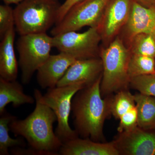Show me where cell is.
<instances>
[{
	"label": "cell",
	"mask_w": 155,
	"mask_h": 155,
	"mask_svg": "<svg viewBox=\"0 0 155 155\" xmlns=\"http://www.w3.org/2000/svg\"><path fill=\"white\" fill-rule=\"evenodd\" d=\"M101 79L102 76L75 94L72 111L75 130L78 136L105 142L104 124L111 114L109 97L103 99L101 94Z\"/></svg>",
	"instance_id": "6da1fadb"
},
{
	"label": "cell",
	"mask_w": 155,
	"mask_h": 155,
	"mask_svg": "<svg viewBox=\"0 0 155 155\" xmlns=\"http://www.w3.org/2000/svg\"><path fill=\"white\" fill-rule=\"evenodd\" d=\"M38 91H34L36 101L34 110L23 120H13L9 125L10 130L15 136L25 138L30 148L43 155H58L63 143L53 130L57 116L51 108L41 101Z\"/></svg>",
	"instance_id": "7a4b0ae2"
},
{
	"label": "cell",
	"mask_w": 155,
	"mask_h": 155,
	"mask_svg": "<svg viewBox=\"0 0 155 155\" xmlns=\"http://www.w3.org/2000/svg\"><path fill=\"white\" fill-rule=\"evenodd\" d=\"M131 55L130 50L119 36L101 48L100 58L103 64L101 92L103 97L129 89L128 68Z\"/></svg>",
	"instance_id": "3957f363"
},
{
	"label": "cell",
	"mask_w": 155,
	"mask_h": 155,
	"mask_svg": "<svg viewBox=\"0 0 155 155\" xmlns=\"http://www.w3.org/2000/svg\"><path fill=\"white\" fill-rule=\"evenodd\" d=\"M61 5L58 0H24L14 9L15 30L19 35L46 33L55 25Z\"/></svg>",
	"instance_id": "277c9868"
},
{
	"label": "cell",
	"mask_w": 155,
	"mask_h": 155,
	"mask_svg": "<svg viewBox=\"0 0 155 155\" xmlns=\"http://www.w3.org/2000/svg\"><path fill=\"white\" fill-rule=\"evenodd\" d=\"M21 71V80L24 84L30 82L35 72L49 58L53 47V37L47 33L19 35L17 42Z\"/></svg>",
	"instance_id": "5b68a950"
},
{
	"label": "cell",
	"mask_w": 155,
	"mask_h": 155,
	"mask_svg": "<svg viewBox=\"0 0 155 155\" xmlns=\"http://www.w3.org/2000/svg\"><path fill=\"white\" fill-rule=\"evenodd\" d=\"M86 86L84 84L79 83L56 87L48 89L44 95L38 91L41 101L51 108L57 116L58 124L55 133L63 143L78 137L76 131L69 126V116L72 111L73 97L78 91Z\"/></svg>",
	"instance_id": "8992f818"
},
{
	"label": "cell",
	"mask_w": 155,
	"mask_h": 155,
	"mask_svg": "<svg viewBox=\"0 0 155 155\" xmlns=\"http://www.w3.org/2000/svg\"><path fill=\"white\" fill-rule=\"evenodd\" d=\"M110 0H82L72 6L51 30L53 36L83 27L97 28Z\"/></svg>",
	"instance_id": "52a82bcc"
},
{
	"label": "cell",
	"mask_w": 155,
	"mask_h": 155,
	"mask_svg": "<svg viewBox=\"0 0 155 155\" xmlns=\"http://www.w3.org/2000/svg\"><path fill=\"white\" fill-rule=\"evenodd\" d=\"M101 37L96 27L81 33L69 31L53 36V47L76 60L100 58Z\"/></svg>",
	"instance_id": "ba28073f"
},
{
	"label": "cell",
	"mask_w": 155,
	"mask_h": 155,
	"mask_svg": "<svg viewBox=\"0 0 155 155\" xmlns=\"http://www.w3.org/2000/svg\"><path fill=\"white\" fill-rule=\"evenodd\" d=\"M113 141L119 155H155V129L137 126L119 132Z\"/></svg>",
	"instance_id": "9c48e42d"
},
{
	"label": "cell",
	"mask_w": 155,
	"mask_h": 155,
	"mask_svg": "<svg viewBox=\"0 0 155 155\" xmlns=\"http://www.w3.org/2000/svg\"><path fill=\"white\" fill-rule=\"evenodd\" d=\"M132 0H110L97 27L102 41L108 45L116 38L129 18Z\"/></svg>",
	"instance_id": "30bf717a"
},
{
	"label": "cell",
	"mask_w": 155,
	"mask_h": 155,
	"mask_svg": "<svg viewBox=\"0 0 155 155\" xmlns=\"http://www.w3.org/2000/svg\"><path fill=\"white\" fill-rule=\"evenodd\" d=\"M103 64L100 58L76 60L69 67L57 87L83 83L86 86L102 75Z\"/></svg>",
	"instance_id": "8fae6325"
},
{
	"label": "cell",
	"mask_w": 155,
	"mask_h": 155,
	"mask_svg": "<svg viewBox=\"0 0 155 155\" xmlns=\"http://www.w3.org/2000/svg\"><path fill=\"white\" fill-rule=\"evenodd\" d=\"M76 61L72 56L64 52L51 55L38 69L37 80L42 89L54 88L67 70Z\"/></svg>",
	"instance_id": "7c38bea8"
},
{
	"label": "cell",
	"mask_w": 155,
	"mask_h": 155,
	"mask_svg": "<svg viewBox=\"0 0 155 155\" xmlns=\"http://www.w3.org/2000/svg\"><path fill=\"white\" fill-rule=\"evenodd\" d=\"M123 28L127 41L138 34L155 35V6L145 7L132 0L129 18Z\"/></svg>",
	"instance_id": "4fadbf2b"
},
{
	"label": "cell",
	"mask_w": 155,
	"mask_h": 155,
	"mask_svg": "<svg viewBox=\"0 0 155 155\" xmlns=\"http://www.w3.org/2000/svg\"><path fill=\"white\" fill-rule=\"evenodd\" d=\"M59 153L63 155H119L113 141L99 142L78 137L63 143Z\"/></svg>",
	"instance_id": "5bb4252c"
},
{
	"label": "cell",
	"mask_w": 155,
	"mask_h": 155,
	"mask_svg": "<svg viewBox=\"0 0 155 155\" xmlns=\"http://www.w3.org/2000/svg\"><path fill=\"white\" fill-rule=\"evenodd\" d=\"M15 30L14 26L11 27L0 44V78L8 81H16L18 75V63L14 48Z\"/></svg>",
	"instance_id": "9a60e30c"
},
{
	"label": "cell",
	"mask_w": 155,
	"mask_h": 155,
	"mask_svg": "<svg viewBox=\"0 0 155 155\" xmlns=\"http://www.w3.org/2000/svg\"><path fill=\"white\" fill-rule=\"evenodd\" d=\"M34 98L24 94L23 87L17 81H8L0 78V114L5 110L8 104L12 103L14 107L24 104H33Z\"/></svg>",
	"instance_id": "2e32d148"
},
{
	"label": "cell",
	"mask_w": 155,
	"mask_h": 155,
	"mask_svg": "<svg viewBox=\"0 0 155 155\" xmlns=\"http://www.w3.org/2000/svg\"><path fill=\"white\" fill-rule=\"evenodd\" d=\"M134 95L138 115V126L147 130L155 129V97L139 92Z\"/></svg>",
	"instance_id": "e0dca14e"
},
{
	"label": "cell",
	"mask_w": 155,
	"mask_h": 155,
	"mask_svg": "<svg viewBox=\"0 0 155 155\" xmlns=\"http://www.w3.org/2000/svg\"><path fill=\"white\" fill-rule=\"evenodd\" d=\"M0 118V155H8V149L15 147H24L25 143L21 137L17 139L11 138L9 135L10 130L9 125L14 119H17L16 116L5 111L1 115Z\"/></svg>",
	"instance_id": "ac0fdd59"
},
{
	"label": "cell",
	"mask_w": 155,
	"mask_h": 155,
	"mask_svg": "<svg viewBox=\"0 0 155 155\" xmlns=\"http://www.w3.org/2000/svg\"><path fill=\"white\" fill-rule=\"evenodd\" d=\"M108 97L111 115L117 120L136 106L134 95L129 89L120 91Z\"/></svg>",
	"instance_id": "d6986e66"
},
{
	"label": "cell",
	"mask_w": 155,
	"mask_h": 155,
	"mask_svg": "<svg viewBox=\"0 0 155 155\" xmlns=\"http://www.w3.org/2000/svg\"><path fill=\"white\" fill-rule=\"evenodd\" d=\"M127 47L131 54L155 58V35L140 33L127 41Z\"/></svg>",
	"instance_id": "ffe728a7"
},
{
	"label": "cell",
	"mask_w": 155,
	"mask_h": 155,
	"mask_svg": "<svg viewBox=\"0 0 155 155\" xmlns=\"http://www.w3.org/2000/svg\"><path fill=\"white\" fill-rule=\"evenodd\" d=\"M128 73L130 78L155 73V58L131 54Z\"/></svg>",
	"instance_id": "44dd1931"
},
{
	"label": "cell",
	"mask_w": 155,
	"mask_h": 155,
	"mask_svg": "<svg viewBox=\"0 0 155 155\" xmlns=\"http://www.w3.org/2000/svg\"><path fill=\"white\" fill-rule=\"evenodd\" d=\"M129 88L141 94L155 97V73L131 78Z\"/></svg>",
	"instance_id": "7402d4cb"
},
{
	"label": "cell",
	"mask_w": 155,
	"mask_h": 155,
	"mask_svg": "<svg viewBox=\"0 0 155 155\" xmlns=\"http://www.w3.org/2000/svg\"><path fill=\"white\" fill-rule=\"evenodd\" d=\"M15 25L14 9L10 5H0V37H4L5 34Z\"/></svg>",
	"instance_id": "603a6c76"
},
{
	"label": "cell",
	"mask_w": 155,
	"mask_h": 155,
	"mask_svg": "<svg viewBox=\"0 0 155 155\" xmlns=\"http://www.w3.org/2000/svg\"><path fill=\"white\" fill-rule=\"evenodd\" d=\"M117 130L118 132L127 131L138 126V115L136 107L130 109L122 115L119 119Z\"/></svg>",
	"instance_id": "cb8c5ba5"
},
{
	"label": "cell",
	"mask_w": 155,
	"mask_h": 155,
	"mask_svg": "<svg viewBox=\"0 0 155 155\" xmlns=\"http://www.w3.org/2000/svg\"><path fill=\"white\" fill-rule=\"evenodd\" d=\"M81 1L82 0H66L65 2L61 5L58 14V20L56 24L61 22L65 14H67V12L72 6Z\"/></svg>",
	"instance_id": "d4e9b609"
},
{
	"label": "cell",
	"mask_w": 155,
	"mask_h": 155,
	"mask_svg": "<svg viewBox=\"0 0 155 155\" xmlns=\"http://www.w3.org/2000/svg\"><path fill=\"white\" fill-rule=\"evenodd\" d=\"M147 7L155 6V0H133Z\"/></svg>",
	"instance_id": "484cf974"
},
{
	"label": "cell",
	"mask_w": 155,
	"mask_h": 155,
	"mask_svg": "<svg viewBox=\"0 0 155 155\" xmlns=\"http://www.w3.org/2000/svg\"><path fill=\"white\" fill-rule=\"evenodd\" d=\"M5 4L10 5L11 4H17L21 2L24 0H2Z\"/></svg>",
	"instance_id": "4316f807"
}]
</instances>
